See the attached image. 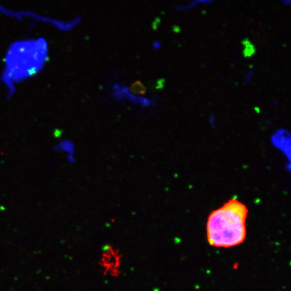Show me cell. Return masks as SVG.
Returning <instances> with one entry per match:
<instances>
[{"mask_svg": "<svg viewBox=\"0 0 291 291\" xmlns=\"http://www.w3.org/2000/svg\"><path fill=\"white\" fill-rule=\"evenodd\" d=\"M58 151H60L66 156V159L70 164H73L76 161L75 146L70 139H65L59 142L56 146Z\"/></svg>", "mask_w": 291, "mask_h": 291, "instance_id": "obj_4", "label": "cell"}, {"mask_svg": "<svg viewBox=\"0 0 291 291\" xmlns=\"http://www.w3.org/2000/svg\"><path fill=\"white\" fill-rule=\"evenodd\" d=\"M285 154L286 155L289 160V169L291 172V144L286 150L284 152Z\"/></svg>", "mask_w": 291, "mask_h": 291, "instance_id": "obj_9", "label": "cell"}, {"mask_svg": "<svg viewBox=\"0 0 291 291\" xmlns=\"http://www.w3.org/2000/svg\"><path fill=\"white\" fill-rule=\"evenodd\" d=\"M253 75H254V71L251 69H250L248 71V72L246 75V77H245V80L247 83H248L249 84H251L252 83Z\"/></svg>", "mask_w": 291, "mask_h": 291, "instance_id": "obj_8", "label": "cell"}, {"mask_svg": "<svg viewBox=\"0 0 291 291\" xmlns=\"http://www.w3.org/2000/svg\"><path fill=\"white\" fill-rule=\"evenodd\" d=\"M248 210L242 203L231 199L212 211L207 223V240L211 246L228 248L243 243L246 236Z\"/></svg>", "mask_w": 291, "mask_h": 291, "instance_id": "obj_2", "label": "cell"}, {"mask_svg": "<svg viewBox=\"0 0 291 291\" xmlns=\"http://www.w3.org/2000/svg\"><path fill=\"white\" fill-rule=\"evenodd\" d=\"M282 4L285 5H291V0H283L282 1Z\"/></svg>", "mask_w": 291, "mask_h": 291, "instance_id": "obj_11", "label": "cell"}, {"mask_svg": "<svg viewBox=\"0 0 291 291\" xmlns=\"http://www.w3.org/2000/svg\"><path fill=\"white\" fill-rule=\"evenodd\" d=\"M2 72H0V82H2Z\"/></svg>", "mask_w": 291, "mask_h": 291, "instance_id": "obj_12", "label": "cell"}, {"mask_svg": "<svg viewBox=\"0 0 291 291\" xmlns=\"http://www.w3.org/2000/svg\"><path fill=\"white\" fill-rule=\"evenodd\" d=\"M47 43L43 38H25L13 43L5 53L2 80L8 95L15 86L37 74L47 61Z\"/></svg>", "mask_w": 291, "mask_h": 291, "instance_id": "obj_1", "label": "cell"}, {"mask_svg": "<svg viewBox=\"0 0 291 291\" xmlns=\"http://www.w3.org/2000/svg\"><path fill=\"white\" fill-rule=\"evenodd\" d=\"M130 89L131 92L134 94L142 95L145 94L146 92L145 86L139 80H137L133 83L131 86Z\"/></svg>", "mask_w": 291, "mask_h": 291, "instance_id": "obj_6", "label": "cell"}, {"mask_svg": "<svg viewBox=\"0 0 291 291\" xmlns=\"http://www.w3.org/2000/svg\"><path fill=\"white\" fill-rule=\"evenodd\" d=\"M124 256L122 251L111 243L104 244L98 261L99 270L104 277L117 279L123 272Z\"/></svg>", "mask_w": 291, "mask_h": 291, "instance_id": "obj_3", "label": "cell"}, {"mask_svg": "<svg viewBox=\"0 0 291 291\" xmlns=\"http://www.w3.org/2000/svg\"><path fill=\"white\" fill-rule=\"evenodd\" d=\"M153 47H155V49H159L160 47H161V44H160V43L157 42V41H155V42L153 43Z\"/></svg>", "mask_w": 291, "mask_h": 291, "instance_id": "obj_10", "label": "cell"}, {"mask_svg": "<svg viewBox=\"0 0 291 291\" xmlns=\"http://www.w3.org/2000/svg\"><path fill=\"white\" fill-rule=\"evenodd\" d=\"M242 45L244 47L243 54L245 57H250L252 56L255 53V47L248 38H245L242 42Z\"/></svg>", "mask_w": 291, "mask_h": 291, "instance_id": "obj_5", "label": "cell"}, {"mask_svg": "<svg viewBox=\"0 0 291 291\" xmlns=\"http://www.w3.org/2000/svg\"><path fill=\"white\" fill-rule=\"evenodd\" d=\"M200 4L199 1H193L189 4L186 5H178L175 7V9L177 11H183L187 10L192 9L195 7L197 5Z\"/></svg>", "mask_w": 291, "mask_h": 291, "instance_id": "obj_7", "label": "cell"}]
</instances>
